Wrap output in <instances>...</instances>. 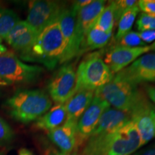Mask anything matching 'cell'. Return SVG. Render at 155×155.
<instances>
[{
    "label": "cell",
    "instance_id": "20",
    "mask_svg": "<svg viewBox=\"0 0 155 155\" xmlns=\"http://www.w3.org/2000/svg\"><path fill=\"white\" fill-rule=\"evenodd\" d=\"M111 36L112 33H106L94 25L88 30L83 39L79 54L82 53V51L104 48L111 40Z\"/></svg>",
    "mask_w": 155,
    "mask_h": 155
},
{
    "label": "cell",
    "instance_id": "9",
    "mask_svg": "<svg viewBox=\"0 0 155 155\" xmlns=\"http://www.w3.org/2000/svg\"><path fill=\"white\" fill-rule=\"evenodd\" d=\"M129 114L139 131L143 146L155 139V104L149 99L147 95Z\"/></svg>",
    "mask_w": 155,
    "mask_h": 155
},
{
    "label": "cell",
    "instance_id": "10",
    "mask_svg": "<svg viewBox=\"0 0 155 155\" xmlns=\"http://www.w3.org/2000/svg\"><path fill=\"white\" fill-rule=\"evenodd\" d=\"M115 77L138 86L155 83V53H146L116 73Z\"/></svg>",
    "mask_w": 155,
    "mask_h": 155
},
{
    "label": "cell",
    "instance_id": "12",
    "mask_svg": "<svg viewBox=\"0 0 155 155\" xmlns=\"http://www.w3.org/2000/svg\"><path fill=\"white\" fill-rule=\"evenodd\" d=\"M109 107V104L106 101L95 95L92 102L78 121V147L86 143L97 126L101 116Z\"/></svg>",
    "mask_w": 155,
    "mask_h": 155
},
{
    "label": "cell",
    "instance_id": "11",
    "mask_svg": "<svg viewBox=\"0 0 155 155\" xmlns=\"http://www.w3.org/2000/svg\"><path fill=\"white\" fill-rule=\"evenodd\" d=\"M141 147L139 131L130 120L116 131L106 155H131Z\"/></svg>",
    "mask_w": 155,
    "mask_h": 155
},
{
    "label": "cell",
    "instance_id": "24",
    "mask_svg": "<svg viewBox=\"0 0 155 155\" xmlns=\"http://www.w3.org/2000/svg\"><path fill=\"white\" fill-rule=\"evenodd\" d=\"M15 138V132L9 124L0 116V147L10 144Z\"/></svg>",
    "mask_w": 155,
    "mask_h": 155
},
{
    "label": "cell",
    "instance_id": "6",
    "mask_svg": "<svg viewBox=\"0 0 155 155\" xmlns=\"http://www.w3.org/2000/svg\"><path fill=\"white\" fill-rule=\"evenodd\" d=\"M50 98L56 104H65L77 91V75L74 65H63L52 76L48 83Z\"/></svg>",
    "mask_w": 155,
    "mask_h": 155
},
{
    "label": "cell",
    "instance_id": "32",
    "mask_svg": "<svg viewBox=\"0 0 155 155\" xmlns=\"http://www.w3.org/2000/svg\"><path fill=\"white\" fill-rule=\"evenodd\" d=\"M144 92L149 99L155 104V86L147 85L144 87Z\"/></svg>",
    "mask_w": 155,
    "mask_h": 155
},
{
    "label": "cell",
    "instance_id": "34",
    "mask_svg": "<svg viewBox=\"0 0 155 155\" xmlns=\"http://www.w3.org/2000/svg\"><path fill=\"white\" fill-rule=\"evenodd\" d=\"M18 155H35L30 150L26 148H21L18 151Z\"/></svg>",
    "mask_w": 155,
    "mask_h": 155
},
{
    "label": "cell",
    "instance_id": "33",
    "mask_svg": "<svg viewBox=\"0 0 155 155\" xmlns=\"http://www.w3.org/2000/svg\"><path fill=\"white\" fill-rule=\"evenodd\" d=\"M48 155H78L75 153H65L58 151L54 149H50L48 151Z\"/></svg>",
    "mask_w": 155,
    "mask_h": 155
},
{
    "label": "cell",
    "instance_id": "5",
    "mask_svg": "<svg viewBox=\"0 0 155 155\" xmlns=\"http://www.w3.org/2000/svg\"><path fill=\"white\" fill-rule=\"evenodd\" d=\"M43 71L42 67L25 63L11 52L0 55V79L7 83L28 84L35 82Z\"/></svg>",
    "mask_w": 155,
    "mask_h": 155
},
{
    "label": "cell",
    "instance_id": "2",
    "mask_svg": "<svg viewBox=\"0 0 155 155\" xmlns=\"http://www.w3.org/2000/svg\"><path fill=\"white\" fill-rule=\"evenodd\" d=\"M65 44L58 19L39 34L30 52L22 59L39 63L52 70L61 64Z\"/></svg>",
    "mask_w": 155,
    "mask_h": 155
},
{
    "label": "cell",
    "instance_id": "3",
    "mask_svg": "<svg viewBox=\"0 0 155 155\" xmlns=\"http://www.w3.org/2000/svg\"><path fill=\"white\" fill-rule=\"evenodd\" d=\"M95 95L114 108L130 113L146 94L137 86L114 76L109 83L96 90Z\"/></svg>",
    "mask_w": 155,
    "mask_h": 155
},
{
    "label": "cell",
    "instance_id": "30",
    "mask_svg": "<svg viewBox=\"0 0 155 155\" xmlns=\"http://www.w3.org/2000/svg\"><path fill=\"white\" fill-rule=\"evenodd\" d=\"M131 155H155V141L144 148L137 150Z\"/></svg>",
    "mask_w": 155,
    "mask_h": 155
},
{
    "label": "cell",
    "instance_id": "26",
    "mask_svg": "<svg viewBox=\"0 0 155 155\" xmlns=\"http://www.w3.org/2000/svg\"><path fill=\"white\" fill-rule=\"evenodd\" d=\"M118 45L125 46V47L136 48L144 47V46H146V44L141 40L138 32L130 31L127 34H126L118 42Z\"/></svg>",
    "mask_w": 155,
    "mask_h": 155
},
{
    "label": "cell",
    "instance_id": "39",
    "mask_svg": "<svg viewBox=\"0 0 155 155\" xmlns=\"http://www.w3.org/2000/svg\"><path fill=\"white\" fill-rule=\"evenodd\" d=\"M0 8H1V7H0Z\"/></svg>",
    "mask_w": 155,
    "mask_h": 155
},
{
    "label": "cell",
    "instance_id": "29",
    "mask_svg": "<svg viewBox=\"0 0 155 155\" xmlns=\"http://www.w3.org/2000/svg\"><path fill=\"white\" fill-rule=\"evenodd\" d=\"M138 33L141 40L145 44L155 42V30L143 31V32H138Z\"/></svg>",
    "mask_w": 155,
    "mask_h": 155
},
{
    "label": "cell",
    "instance_id": "27",
    "mask_svg": "<svg viewBox=\"0 0 155 155\" xmlns=\"http://www.w3.org/2000/svg\"><path fill=\"white\" fill-rule=\"evenodd\" d=\"M137 28L140 32L155 30V16L141 13L137 21Z\"/></svg>",
    "mask_w": 155,
    "mask_h": 155
},
{
    "label": "cell",
    "instance_id": "23",
    "mask_svg": "<svg viewBox=\"0 0 155 155\" xmlns=\"http://www.w3.org/2000/svg\"><path fill=\"white\" fill-rule=\"evenodd\" d=\"M114 25H115L114 5V1H111L105 6L95 23V25L106 33H112Z\"/></svg>",
    "mask_w": 155,
    "mask_h": 155
},
{
    "label": "cell",
    "instance_id": "21",
    "mask_svg": "<svg viewBox=\"0 0 155 155\" xmlns=\"http://www.w3.org/2000/svg\"><path fill=\"white\" fill-rule=\"evenodd\" d=\"M139 11L140 10L137 5L126 12L121 17L119 22H117L118 29L115 35V40L116 41L119 42L126 34L130 32Z\"/></svg>",
    "mask_w": 155,
    "mask_h": 155
},
{
    "label": "cell",
    "instance_id": "38",
    "mask_svg": "<svg viewBox=\"0 0 155 155\" xmlns=\"http://www.w3.org/2000/svg\"><path fill=\"white\" fill-rule=\"evenodd\" d=\"M0 155H5V154H3V153H2V152H0Z\"/></svg>",
    "mask_w": 155,
    "mask_h": 155
},
{
    "label": "cell",
    "instance_id": "22",
    "mask_svg": "<svg viewBox=\"0 0 155 155\" xmlns=\"http://www.w3.org/2000/svg\"><path fill=\"white\" fill-rule=\"evenodd\" d=\"M19 21V16L13 10L0 8V38L5 40Z\"/></svg>",
    "mask_w": 155,
    "mask_h": 155
},
{
    "label": "cell",
    "instance_id": "25",
    "mask_svg": "<svg viewBox=\"0 0 155 155\" xmlns=\"http://www.w3.org/2000/svg\"><path fill=\"white\" fill-rule=\"evenodd\" d=\"M114 5L115 23H117L121 17L126 12L138 5V1H135V0H119V1H114Z\"/></svg>",
    "mask_w": 155,
    "mask_h": 155
},
{
    "label": "cell",
    "instance_id": "14",
    "mask_svg": "<svg viewBox=\"0 0 155 155\" xmlns=\"http://www.w3.org/2000/svg\"><path fill=\"white\" fill-rule=\"evenodd\" d=\"M38 35V32L30 24L20 20L10 31L5 40L22 58L30 52Z\"/></svg>",
    "mask_w": 155,
    "mask_h": 155
},
{
    "label": "cell",
    "instance_id": "7",
    "mask_svg": "<svg viewBox=\"0 0 155 155\" xmlns=\"http://www.w3.org/2000/svg\"><path fill=\"white\" fill-rule=\"evenodd\" d=\"M64 7L63 3L57 1H31L25 21L40 34L48 25L58 20Z\"/></svg>",
    "mask_w": 155,
    "mask_h": 155
},
{
    "label": "cell",
    "instance_id": "37",
    "mask_svg": "<svg viewBox=\"0 0 155 155\" xmlns=\"http://www.w3.org/2000/svg\"><path fill=\"white\" fill-rule=\"evenodd\" d=\"M2 41H3V40L1 38H0V44H2Z\"/></svg>",
    "mask_w": 155,
    "mask_h": 155
},
{
    "label": "cell",
    "instance_id": "1",
    "mask_svg": "<svg viewBox=\"0 0 155 155\" xmlns=\"http://www.w3.org/2000/svg\"><path fill=\"white\" fill-rule=\"evenodd\" d=\"M52 104L51 98L44 91L23 89L17 91L6 101L5 106L15 120L28 124L49 111Z\"/></svg>",
    "mask_w": 155,
    "mask_h": 155
},
{
    "label": "cell",
    "instance_id": "36",
    "mask_svg": "<svg viewBox=\"0 0 155 155\" xmlns=\"http://www.w3.org/2000/svg\"><path fill=\"white\" fill-rule=\"evenodd\" d=\"M150 50L151 51H155V42H153L152 45H150Z\"/></svg>",
    "mask_w": 155,
    "mask_h": 155
},
{
    "label": "cell",
    "instance_id": "17",
    "mask_svg": "<svg viewBox=\"0 0 155 155\" xmlns=\"http://www.w3.org/2000/svg\"><path fill=\"white\" fill-rule=\"evenodd\" d=\"M95 96V91L81 89L65 103L67 119L78 121L86 108L92 102Z\"/></svg>",
    "mask_w": 155,
    "mask_h": 155
},
{
    "label": "cell",
    "instance_id": "8",
    "mask_svg": "<svg viewBox=\"0 0 155 155\" xmlns=\"http://www.w3.org/2000/svg\"><path fill=\"white\" fill-rule=\"evenodd\" d=\"M76 21L77 13L73 9L72 6L64 7L58 18V22L65 44V49L61 64L71 61L80 53L81 44L77 36Z\"/></svg>",
    "mask_w": 155,
    "mask_h": 155
},
{
    "label": "cell",
    "instance_id": "28",
    "mask_svg": "<svg viewBox=\"0 0 155 155\" xmlns=\"http://www.w3.org/2000/svg\"><path fill=\"white\" fill-rule=\"evenodd\" d=\"M138 7L143 13L155 16V0H140L138 1Z\"/></svg>",
    "mask_w": 155,
    "mask_h": 155
},
{
    "label": "cell",
    "instance_id": "16",
    "mask_svg": "<svg viewBox=\"0 0 155 155\" xmlns=\"http://www.w3.org/2000/svg\"><path fill=\"white\" fill-rule=\"evenodd\" d=\"M105 6L104 0H94L78 12L76 31L81 47L86 33L95 25Z\"/></svg>",
    "mask_w": 155,
    "mask_h": 155
},
{
    "label": "cell",
    "instance_id": "13",
    "mask_svg": "<svg viewBox=\"0 0 155 155\" xmlns=\"http://www.w3.org/2000/svg\"><path fill=\"white\" fill-rule=\"evenodd\" d=\"M150 51V45L130 48L116 45L104 54V61L112 73H117Z\"/></svg>",
    "mask_w": 155,
    "mask_h": 155
},
{
    "label": "cell",
    "instance_id": "18",
    "mask_svg": "<svg viewBox=\"0 0 155 155\" xmlns=\"http://www.w3.org/2000/svg\"><path fill=\"white\" fill-rule=\"evenodd\" d=\"M130 120L131 116L129 113L109 107L101 116L93 132L116 130Z\"/></svg>",
    "mask_w": 155,
    "mask_h": 155
},
{
    "label": "cell",
    "instance_id": "35",
    "mask_svg": "<svg viewBox=\"0 0 155 155\" xmlns=\"http://www.w3.org/2000/svg\"><path fill=\"white\" fill-rule=\"evenodd\" d=\"M7 48L5 47L3 44H0V55H2V54L7 53Z\"/></svg>",
    "mask_w": 155,
    "mask_h": 155
},
{
    "label": "cell",
    "instance_id": "19",
    "mask_svg": "<svg viewBox=\"0 0 155 155\" xmlns=\"http://www.w3.org/2000/svg\"><path fill=\"white\" fill-rule=\"evenodd\" d=\"M66 120L67 113L65 104H56L36 120L35 127L40 130L49 132L63 125Z\"/></svg>",
    "mask_w": 155,
    "mask_h": 155
},
{
    "label": "cell",
    "instance_id": "31",
    "mask_svg": "<svg viewBox=\"0 0 155 155\" xmlns=\"http://www.w3.org/2000/svg\"><path fill=\"white\" fill-rule=\"evenodd\" d=\"M91 0H78V1L73 2L72 6L73 9H74L75 12H78L81 9L84 8L85 7H86L87 5H88L91 2Z\"/></svg>",
    "mask_w": 155,
    "mask_h": 155
},
{
    "label": "cell",
    "instance_id": "15",
    "mask_svg": "<svg viewBox=\"0 0 155 155\" xmlns=\"http://www.w3.org/2000/svg\"><path fill=\"white\" fill-rule=\"evenodd\" d=\"M77 123L78 121L67 119L61 127L48 132V138L61 152L72 153L78 147Z\"/></svg>",
    "mask_w": 155,
    "mask_h": 155
},
{
    "label": "cell",
    "instance_id": "4",
    "mask_svg": "<svg viewBox=\"0 0 155 155\" xmlns=\"http://www.w3.org/2000/svg\"><path fill=\"white\" fill-rule=\"evenodd\" d=\"M77 91L86 89L96 91L109 83L114 73L99 55L92 54L79 64L76 70Z\"/></svg>",
    "mask_w": 155,
    "mask_h": 155
}]
</instances>
